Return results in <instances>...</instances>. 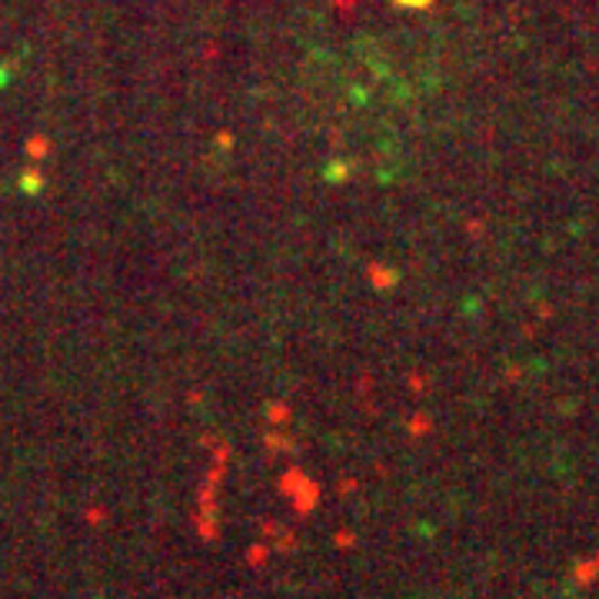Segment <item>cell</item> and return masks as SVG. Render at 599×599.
Masks as SVG:
<instances>
[{"label":"cell","instance_id":"6da1fadb","mask_svg":"<svg viewBox=\"0 0 599 599\" xmlns=\"http://www.w3.org/2000/svg\"><path fill=\"white\" fill-rule=\"evenodd\" d=\"M396 4H404V8H430L433 0H396Z\"/></svg>","mask_w":599,"mask_h":599}]
</instances>
